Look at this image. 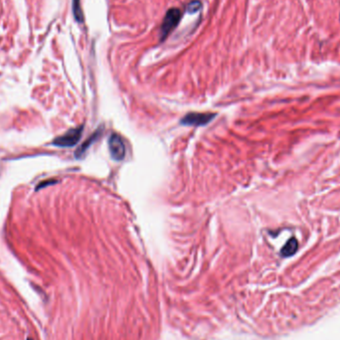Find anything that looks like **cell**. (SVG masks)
<instances>
[{
	"mask_svg": "<svg viewBox=\"0 0 340 340\" xmlns=\"http://www.w3.org/2000/svg\"><path fill=\"white\" fill-rule=\"evenodd\" d=\"M181 19V11L177 8L169 9L163 19L161 28H160V40H164L169 33H171L172 30L178 25Z\"/></svg>",
	"mask_w": 340,
	"mask_h": 340,
	"instance_id": "1",
	"label": "cell"
},
{
	"mask_svg": "<svg viewBox=\"0 0 340 340\" xmlns=\"http://www.w3.org/2000/svg\"><path fill=\"white\" fill-rule=\"evenodd\" d=\"M83 129H84L83 125L75 127V129H71L70 131H68L63 136L57 138L53 142V144L55 146H58V147H72V146H75L79 142V141H80V139L82 137Z\"/></svg>",
	"mask_w": 340,
	"mask_h": 340,
	"instance_id": "2",
	"label": "cell"
},
{
	"mask_svg": "<svg viewBox=\"0 0 340 340\" xmlns=\"http://www.w3.org/2000/svg\"><path fill=\"white\" fill-rule=\"evenodd\" d=\"M109 150L115 161H121L125 157L126 148L122 138L117 134H112L109 139Z\"/></svg>",
	"mask_w": 340,
	"mask_h": 340,
	"instance_id": "3",
	"label": "cell"
},
{
	"mask_svg": "<svg viewBox=\"0 0 340 340\" xmlns=\"http://www.w3.org/2000/svg\"><path fill=\"white\" fill-rule=\"evenodd\" d=\"M216 113H190L186 114L180 123L183 125L190 126H201L209 123L212 119H214Z\"/></svg>",
	"mask_w": 340,
	"mask_h": 340,
	"instance_id": "4",
	"label": "cell"
},
{
	"mask_svg": "<svg viewBox=\"0 0 340 340\" xmlns=\"http://www.w3.org/2000/svg\"><path fill=\"white\" fill-rule=\"evenodd\" d=\"M297 248H299V243H297V240L295 238L289 239L281 251L282 256L285 257V258L292 256V255L295 254V252L297 251Z\"/></svg>",
	"mask_w": 340,
	"mask_h": 340,
	"instance_id": "5",
	"label": "cell"
},
{
	"mask_svg": "<svg viewBox=\"0 0 340 340\" xmlns=\"http://www.w3.org/2000/svg\"><path fill=\"white\" fill-rule=\"evenodd\" d=\"M101 133H102V131L101 130H98L92 137H90L86 142H85L83 144H82V146L76 151V156L77 157H81L85 152H86V150L100 138V135H101Z\"/></svg>",
	"mask_w": 340,
	"mask_h": 340,
	"instance_id": "6",
	"label": "cell"
},
{
	"mask_svg": "<svg viewBox=\"0 0 340 340\" xmlns=\"http://www.w3.org/2000/svg\"><path fill=\"white\" fill-rule=\"evenodd\" d=\"M73 11H74V15H75V18L77 19V21L82 22L83 21V12H82L81 5H80V0H73Z\"/></svg>",
	"mask_w": 340,
	"mask_h": 340,
	"instance_id": "7",
	"label": "cell"
},
{
	"mask_svg": "<svg viewBox=\"0 0 340 340\" xmlns=\"http://www.w3.org/2000/svg\"><path fill=\"white\" fill-rule=\"evenodd\" d=\"M200 8H201V2L198 1V0H194V1H192L188 4L187 11L189 13H194V12H197Z\"/></svg>",
	"mask_w": 340,
	"mask_h": 340,
	"instance_id": "8",
	"label": "cell"
},
{
	"mask_svg": "<svg viewBox=\"0 0 340 340\" xmlns=\"http://www.w3.org/2000/svg\"><path fill=\"white\" fill-rule=\"evenodd\" d=\"M55 182H56V181H54V180H50V181H44V182H42L41 184H39V185H38L37 189L42 188V187H43V185H48V184H50V183H55Z\"/></svg>",
	"mask_w": 340,
	"mask_h": 340,
	"instance_id": "9",
	"label": "cell"
}]
</instances>
